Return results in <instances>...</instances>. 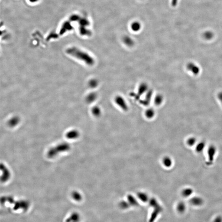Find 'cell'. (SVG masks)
<instances>
[{
    "label": "cell",
    "mask_w": 222,
    "mask_h": 222,
    "mask_svg": "<svg viewBox=\"0 0 222 222\" xmlns=\"http://www.w3.org/2000/svg\"><path fill=\"white\" fill-rule=\"evenodd\" d=\"M114 102L116 105L123 111L126 112L129 110V106L127 101L122 95H116L114 97Z\"/></svg>",
    "instance_id": "7a4b0ae2"
},
{
    "label": "cell",
    "mask_w": 222,
    "mask_h": 222,
    "mask_svg": "<svg viewBox=\"0 0 222 222\" xmlns=\"http://www.w3.org/2000/svg\"><path fill=\"white\" fill-rule=\"evenodd\" d=\"M186 208V207L184 202L181 201L178 203L176 209L179 213H182L185 212Z\"/></svg>",
    "instance_id": "2e32d148"
},
{
    "label": "cell",
    "mask_w": 222,
    "mask_h": 222,
    "mask_svg": "<svg viewBox=\"0 0 222 222\" xmlns=\"http://www.w3.org/2000/svg\"><path fill=\"white\" fill-rule=\"evenodd\" d=\"M66 52L70 55L82 60L89 66H92L95 63L94 59L91 56L78 48L74 47L68 48Z\"/></svg>",
    "instance_id": "6da1fadb"
},
{
    "label": "cell",
    "mask_w": 222,
    "mask_h": 222,
    "mask_svg": "<svg viewBox=\"0 0 222 222\" xmlns=\"http://www.w3.org/2000/svg\"><path fill=\"white\" fill-rule=\"evenodd\" d=\"M18 121V119L17 117H14L11 118V119L9 121V124L11 125H14L17 123Z\"/></svg>",
    "instance_id": "603a6c76"
},
{
    "label": "cell",
    "mask_w": 222,
    "mask_h": 222,
    "mask_svg": "<svg viewBox=\"0 0 222 222\" xmlns=\"http://www.w3.org/2000/svg\"><path fill=\"white\" fill-rule=\"evenodd\" d=\"M198 139L195 136H190L186 139V144L187 146L190 148H194L198 142Z\"/></svg>",
    "instance_id": "9c48e42d"
},
{
    "label": "cell",
    "mask_w": 222,
    "mask_h": 222,
    "mask_svg": "<svg viewBox=\"0 0 222 222\" xmlns=\"http://www.w3.org/2000/svg\"><path fill=\"white\" fill-rule=\"evenodd\" d=\"M218 98H219V100H220V101H221L222 103V92L218 94Z\"/></svg>",
    "instance_id": "f546056e"
},
{
    "label": "cell",
    "mask_w": 222,
    "mask_h": 222,
    "mask_svg": "<svg viewBox=\"0 0 222 222\" xmlns=\"http://www.w3.org/2000/svg\"><path fill=\"white\" fill-rule=\"evenodd\" d=\"M187 68L195 75L198 74L200 72V68L199 67L193 63H188L187 65Z\"/></svg>",
    "instance_id": "7c38bea8"
},
{
    "label": "cell",
    "mask_w": 222,
    "mask_h": 222,
    "mask_svg": "<svg viewBox=\"0 0 222 222\" xmlns=\"http://www.w3.org/2000/svg\"><path fill=\"white\" fill-rule=\"evenodd\" d=\"M80 24L81 25H82L83 27H84V26H85L86 25H88L89 22L87 19H82L80 21Z\"/></svg>",
    "instance_id": "d4e9b609"
},
{
    "label": "cell",
    "mask_w": 222,
    "mask_h": 222,
    "mask_svg": "<svg viewBox=\"0 0 222 222\" xmlns=\"http://www.w3.org/2000/svg\"><path fill=\"white\" fill-rule=\"evenodd\" d=\"M79 18L78 16H73L70 18V20H71V21H75L79 19Z\"/></svg>",
    "instance_id": "83f0119b"
},
{
    "label": "cell",
    "mask_w": 222,
    "mask_h": 222,
    "mask_svg": "<svg viewBox=\"0 0 222 222\" xmlns=\"http://www.w3.org/2000/svg\"><path fill=\"white\" fill-rule=\"evenodd\" d=\"M80 217L77 213H72L67 220V222H79Z\"/></svg>",
    "instance_id": "e0dca14e"
},
{
    "label": "cell",
    "mask_w": 222,
    "mask_h": 222,
    "mask_svg": "<svg viewBox=\"0 0 222 222\" xmlns=\"http://www.w3.org/2000/svg\"><path fill=\"white\" fill-rule=\"evenodd\" d=\"M162 165L166 168H170L173 165V160L170 156H165L162 159Z\"/></svg>",
    "instance_id": "8992f818"
},
{
    "label": "cell",
    "mask_w": 222,
    "mask_h": 222,
    "mask_svg": "<svg viewBox=\"0 0 222 222\" xmlns=\"http://www.w3.org/2000/svg\"><path fill=\"white\" fill-rule=\"evenodd\" d=\"M131 28L133 32H138L140 30L141 25L139 22H134L131 24Z\"/></svg>",
    "instance_id": "d6986e66"
},
{
    "label": "cell",
    "mask_w": 222,
    "mask_h": 222,
    "mask_svg": "<svg viewBox=\"0 0 222 222\" xmlns=\"http://www.w3.org/2000/svg\"><path fill=\"white\" fill-rule=\"evenodd\" d=\"M213 36V34L211 32H206L204 34V38L207 40L211 39Z\"/></svg>",
    "instance_id": "7402d4cb"
},
{
    "label": "cell",
    "mask_w": 222,
    "mask_h": 222,
    "mask_svg": "<svg viewBox=\"0 0 222 222\" xmlns=\"http://www.w3.org/2000/svg\"><path fill=\"white\" fill-rule=\"evenodd\" d=\"M72 28V27L71 25L69 23H65L62 26V28L60 30V34H63L65 32H66L67 30H70Z\"/></svg>",
    "instance_id": "ac0fdd59"
},
{
    "label": "cell",
    "mask_w": 222,
    "mask_h": 222,
    "mask_svg": "<svg viewBox=\"0 0 222 222\" xmlns=\"http://www.w3.org/2000/svg\"><path fill=\"white\" fill-rule=\"evenodd\" d=\"M178 0H172V5L175 6L177 4Z\"/></svg>",
    "instance_id": "f1b7e54d"
},
{
    "label": "cell",
    "mask_w": 222,
    "mask_h": 222,
    "mask_svg": "<svg viewBox=\"0 0 222 222\" xmlns=\"http://www.w3.org/2000/svg\"><path fill=\"white\" fill-rule=\"evenodd\" d=\"M191 205L195 207H200L203 205L204 203V200L203 197L200 196H193L190 198L189 201Z\"/></svg>",
    "instance_id": "277c9868"
},
{
    "label": "cell",
    "mask_w": 222,
    "mask_h": 222,
    "mask_svg": "<svg viewBox=\"0 0 222 222\" xmlns=\"http://www.w3.org/2000/svg\"><path fill=\"white\" fill-rule=\"evenodd\" d=\"M97 95L95 93H91L87 97V101L89 103H92L96 100Z\"/></svg>",
    "instance_id": "44dd1931"
},
{
    "label": "cell",
    "mask_w": 222,
    "mask_h": 222,
    "mask_svg": "<svg viewBox=\"0 0 222 222\" xmlns=\"http://www.w3.org/2000/svg\"><path fill=\"white\" fill-rule=\"evenodd\" d=\"M164 96L161 93H157L153 96V101L154 104L157 107H159L163 104L164 102Z\"/></svg>",
    "instance_id": "5b68a950"
},
{
    "label": "cell",
    "mask_w": 222,
    "mask_h": 222,
    "mask_svg": "<svg viewBox=\"0 0 222 222\" xmlns=\"http://www.w3.org/2000/svg\"><path fill=\"white\" fill-rule=\"evenodd\" d=\"M149 86L147 83L142 82L140 84L137 88V92L140 95L146 94L149 91Z\"/></svg>",
    "instance_id": "30bf717a"
},
{
    "label": "cell",
    "mask_w": 222,
    "mask_h": 222,
    "mask_svg": "<svg viewBox=\"0 0 222 222\" xmlns=\"http://www.w3.org/2000/svg\"><path fill=\"white\" fill-rule=\"evenodd\" d=\"M206 152H207V156L209 162H213L214 160L217 152V149L215 145L211 144L207 146Z\"/></svg>",
    "instance_id": "3957f363"
},
{
    "label": "cell",
    "mask_w": 222,
    "mask_h": 222,
    "mask_svg": "<svg viewBox=\"0 0 222 222\" xmlns=\"http://www.w3.org/2000/svg\"><path fill=\"white\" fill-rule=\"evenodd\" d=\"M194 193V190L190 187H186L184 188L181 191V195L183 197L188 198L190 197Z\"/></svg>",
    "instance_id": "8fae6325"
},
{
    "label": "cell",
    "mask_w": 222,
    "mask_h": 222,
    "mask_svg": "<svg viewBox=\"0 0 222 222\" xmlns=\"http://www.w3.org/2000/svg\"><path fill=\"white\" fill-rule=\"evenodd\" d=\"M156 112L155 109L152 107H148L145 109L144 115L146 119H152L155 117Z\"/></svg>",
    "instance_id": "ba28073f"
},
{
    "label": "cell",
    "mask_w": 222,
    "mask_h": 222,
    "mask_svg": "<svg viewBox=\"0 0 222 222\" xmlns=\"http://www.w3.org/2000/svg\"><path fill=\"white\" fill-rule=\"evenodd\" d=\"M207 147L206 143L205 141H198L194 147L195 152L197 154H201L206 151Z\"/></svg>",
    "instance_id": "52a82bcc"
},
{
    "label": "cell",
    "mask_w": 222,
    "mask_h": 222,
    "mask_svg": "<svg viewBox=\"0 0 222 222\" xmlns=\"http://www.w3.org/2000/svg\"><path fill=\"white\" fill-rule=\"evenodd\" d=\"M29 1L31 2L32 3H34L36 2L38 0H29Z\"/></svg>",
    "instance_id": "4dcf8cb0"
},
{
    "label": "cell",
    "mask_w": 222,
    "mask_h": 222,
    "mask_svg": "<svg viewBox=\"0 0 222 222\" xmlns=\"http://www.w3.org/2000/svg\"><path fill=\"white\" fill-rule=\"evenodd\" d=\"M123 41L124 44L129 48L133 47L135 44L134 40L128 36L124 37L123 39Z\"/></svg>",
    "instance_id": "5bb4252c"
},
{
    "label": "cell",
    "mask_w": 222,
    "mask_h": 222,
    "mask_svg": "<svg viewBox=\"0 0 222 222\" xmlns=\"http://www.w3.org/2000/svg\"><path fill=\"white\" fill-rule=\"evenodd\" d=\"M213 222H222V216L220 215L216 216L213 220Z\"/></svg>",
    "instance_id": "4316f807"
},
{
    "label": "cell",
    "mask_w": 222,
    "mask_h": 222,
    "mask_svg": "<svg viewBox=\"0 0 222 222\" xmlns=\"http://www.w3.org/2000/svg\"><path fill=\"white\" fill-rule=\"evenodd\" d=\"M93 111L96 114V115H99L101 114V110L98 107H95L93 109Z\"/></svg>",
    "instance_id": "484cf974"
},
{
    "label": "cell",
    "mask_w": 222,
    "mask_h": 222,
    "mask_svg": "<svg viewBox=\"0 0 222 222\" xmlns=\"http://www.w3.org/2000/svg\"><path fill=\"white\" fill-rule=\"evenodd\" d=\"M127 200L130 205L137 206L138 205V202L136 198L131 195H127Z\"/></svg>",
    "instance_id": "9a60e30c"
},
{
    "label": "cell",
    "mask_w": 222,
    "mask_h": 222,
    "mask_svg": "<svg viewBox=\"0 0 222 222\" xmlns=\"http://www.w3.org/2000/svg\"><path fill=\"white\" fill-rule=\"evenodd\" d=\"M89 85L91 87L95 88L98 86V82L96 79H93L91 81Z\"/></svg>",
    "instance_id": "cb8c5ba5"
},
{
    "label": "cell",
    "mask_w": 222,
    "mask_h": 222,
    "mask_svg": "<svg viewBox=\"0 0 222 222\" xmlns=\"http://www.w3.org/2000/svg\"><path fill=\"white\" fill-rule=\"evenodd\" d=\"M137 197L139 199L140 201L144 203L148 202L150 199L148 195L146 192L143 191L138 192L137 193Z\"/></svg>",
    "instance_id": "4fadbf2b"
},
{
    "label": "cell",
    "mask_w": 222,
    "mask_h": 222,
    "mask_svg": "<svg viewBox=\"0 0 222 222\" xmlns=\"http://www.w3.org/2000/svg\"><path fill=\"white\" fill-rule=\"evenodd\" d=\"M119 205L120 207L123 209H127L130 206L127 201H125V200L121 201L119 203Z\"/></svg>",
    "instance_id": "ffe728a7"
}]
</instances>
